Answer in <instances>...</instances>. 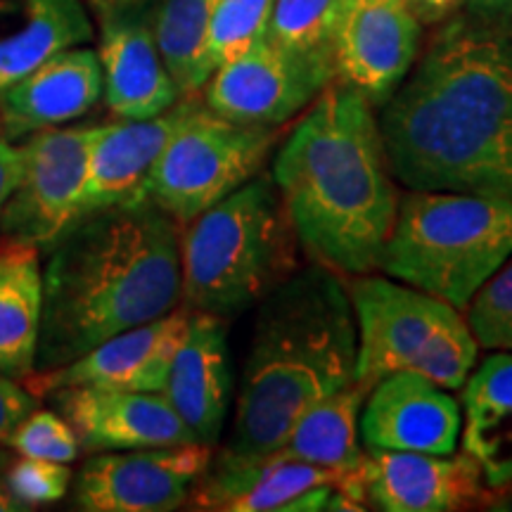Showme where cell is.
<instances>
[{
    "label": "cell",
    "mask_w": 512,
    "mask_h": 512,
    "mask_svg": "<svg viewBox=\"0 0 512 512\" xmlns=\"http://www.w3.org/2000/svg\"><path fill=\"white\" fill-rule=\"evenodd\" d=\"M482 510L512 512V479L501 486H486L482 498Z\"/></svg>",
    "instance_id": "cell-36"
},
{
    "label": "cell",
    "mask_w": 512,
    "mask_h": 512,
    "mask_svg": "<svg viewBox=\"0 0 512 512\" xmlns=\"http://www.w3.org/2000/svg\"><path fill=\"white\" fill-rule=\"evenodd\" d=\"M100 98L102 69L95 48H67L0 95V131L17 143L43 128L86 117Z\"/></svg>",
    "instance_id": "cell-20"
},
{
    "label": "cell",
    "mask_w": 512,
    "mask_h": 512,
    "mask_svg": "<svg viewBox=\"0 0 512 512\" xmlns=\"http://www.w3.org/2000/svg\"><path fill=\"white\" fill-rule=\"evenodd\" d=\"M200 105L202 95H192L152 119H119L117 124L95 126L76 221L95 211L147 200V181L157 159Z\"/></svg>",
    "instance_id": "cell-15"
},
{
    "label": "cell",
    "mask_w": 512,
    "mask_h": 512,
    "mask_svg": "<svg viewBox=\"0 0 512 512\" xmlns=\"http://www.w3.org/2000/svg\"><path fill=\"white\" fill-rule=\"evenodd\" d=\"M152 5L98 19L102 100L117 119H152L183 98L157 48Z\"/></svg>",
    "instance_id": "cell-17"
},
{
    "label": "cell",
    "mask_w": 512,
    "mask_h": 512,
    "mask_svg": "<svg viewBox=\"0 0 512 512\" xmlns=\"http://www.w3.org/2000/svg\"><path fill=\"white\" fill-rule=\"evenodd\" d=\"M408 3H411V8L415 15H418L422 27H425V24L434 27V24H441L453 15H458V10L463 8L465 0H408Z\"/></svg>",
    "instance_id": "cell-33"
},
{
    "label": "cell",
    "mask_w": 512,
    "mask_h": 512,
    "mask_svg": "<svg viewBox=\"0 0 512 512\" xmlns=\"http://www.w3.org/2000/svg\"><path fill=\"white\" fill-rule=\"evenodd\" d=\"M273 3L275 0H219L204 43V67L209 76L266 36Z\"/></svg>",
    "instance_id": "cell-27"
},
{
    "label": "cell",
    "mask_w": 512,
    "mask_h": 512,
    "mask_svg": "<svg viewBox=\"0 0 512 512\" xmlns=\"http://www.w3.org/2000/svg\"><path fill=\"white\" fill-rule=\"evenodd\" d=\"M41 249L3 240L0 247V373L27 380L36 370L43 311Z\"/></svg>",
    "instance_id": "cell-23"
},
{
    "label": "cell",
    "mask_w": 512,
    "mask_h": 512,
    "mask_svg": "<svg viewBox=\"0 0 512 512\" xmlns=\"http://www.w3.org/2000/svg\"><path fill=\"white\" fill-rule=\"evenodd\" d=\"M188 320L190 311L178 306L162 318L105 339L67 366L31 373L24 384L38 399L76 387L112 389V392H162Z\"/></svg>",
    "instance_id": "cell-14"
},
{
    "label": "cell",
    "mask_w": 512,
    "mask_h": 512,
    "mask_svg": "<svg viewBox=\"0 0 512 512\" xmlns=\"http://www.w3.org/2000/svg\"><path fill=\"white\" fill-rule=\"evenodd\" d=\"M214 446L181 444L95 453L74 482V508L83 512H169L188 503Z\"/></svg>",
    "instance_id": "cell-11"
},
{
    "label": "cell",
    "mask_w": 512,
    "mask_h": 512,
    "mask_svg": "<svg viewBox=\"0 0 512 512\" xmlns=\"http://www.w3.org/2000/svg\"><path fill=\"white\" fill-rule=\"evenodd\" d=\"M358 510L453 512L482 508V470L470 453L384 451L366 448L361 465L335 486Z\"/></svg>",
    "instance_id": "cell-10"
},
{
    "label": "cell",
    "mask_w": 512,
    "mask_h": 512,
    "mask_svg": "<svg viewBox=\"0 0 512 512\" xmlns=\"http://www.w3.org/2000/svg\"><path fill=\"white\" fill-rule=\"evenodd\" d=\"M5 465H8V456H5V453L0 451V472L5 470Z\"/></svg>",
    "instance_id": "cell-38"
},
{
    "label": "cell",
    "mask_w": 512,
    "mask_h": 512,
    "mask_svg": "<svg viewBox=\"0 0 512 512\" xmlns=\"http://www.w3.org/2000/svg\"><path fill=\"white\" fill-rule=\"evenodd\" d=\"M8 446L24 458L72 463L79 458V439L67 420L53 411H31L10 434Z\"/></svg>",
    "instance_id": "cell-29"
},
{
    "label": "cell",
    "mask_w": 512,
    "mask_h": 512,
    "mask_svg": "<svg viewBox=\"0 0 512 512\" xmlns=\"http://www.w3.org/2000/svg\"><path fill=\"white\" fill-rule=\"evenodd\" d=\"M5 484L19 508L31 510L36 505L62 501L72 486V470L67 463L22 456L17 463H12Z\"/></svg>",
    "instance_id": "cell-30"
},
{
    "label": "cell",
    "mask_w": 512,
    "mask_h": 512,
    "mask_svg": "<svg viewBox=\"0 0 512 512\" xmlns=\"http://www.w3.org/2000/svg\"><path fill=\"white\" fill-rule=\"evenodd\" d=\"M53 396L83 451H133L195 441L162 392L76 387Z\"/></svg>",
    "instance_id": "cell-18"
},
{
    "label": "cell",
    "mask_w": 512,
    "mask_h": 512,
    "mask_svg": "<svg viewBox=\"0 0 512 512\" xmlns=\"http://www.w3.org/2000/svg\"><path fill=\"white\" fill-rule=\"evenodd\" d=\"M271 174L302 252L342 278L380 271L401 190L377 110L332 81L287 133Z\"/></svg>",
    "instance_id": "cell-2"
},
{
    "label": "cell",
    "mask_w": 512,
    "mask_h": 512,
    "mask_svg": "<svg viewBox=\"0 0 512 512\" xmlns=\"http://www.w3.org/2000/svg\"><path fill=\"white\" fill-rule=\"evenodd\" d=\"M463 451L486 486L512 479V349L486 356L463 382Z\"/></svg>",
    "instance_id": "cell-22"
},
{
    "label": "cell",
    "mask_w": 512,
    "mask_h": 512,
    "mask_svg": "<svg viewBox=\"0 0 512 512\" xmlns=\"http://www.w3.org/2000/svg\"><path fill=\"white\" fill-rule=\"evenodd\" d=\"M178 306L181 223L150 200L95 211L48 249L34 373Z\"/></svg>",
    "instance_id": "cell-3"
},
{
    "label": "cell",
    "mask_w": 512,
    "mask_h": 512,
    "mask_svg": "<svg viewBox=\"0 0 512 512\" xmlns=\"http://www.w3.org/2000/svg\"><path fill=\"white\" fill-rule=\"evenodd\" d=\"M219 0H155L152 31L157 48L183 98L200 95L209 72L204 67V43Z\"/></svg>",
    "instance_id": "cell-25"
},
{
    "label": "cell",
    "mask_w": 512,
    "mask_h": 512,
    "mask_svg": "<svg viewBox=\"0 0 512 512\" xmlns=\"http://www.w3.org/2000/svg\"><path fill=\"white\" fill-rule=\"evenodd\" d=\"M420 38L422 22L408 0L351 3L337 31L335 81L380 110L413 69Z\"/></svg>",
    "instance_id": "cell-13"
},
{
    "label": "cell",
    "mask_w": 512,
    "mask_h": 512,
    "mask_svg": "<svg viewBox=\"0 0 512 512\" xmlns=\"http://www.w3.org/2000/svg\"><path fill=\"white\" fill-rule=\"evenodd\" d=\"M283 128L238 124L202 102L164 147L145 197L185 226L261 174Z\"/></svg>",
    "instance_id": "cell-8"
},
{
    "label": "cell",
    "mask_w": 512,
    "mask_h": 512,
    "mask_svg": "<svg viewBox=\"0 0 512 512\" xmlns=\"http://www.w3.org/2000/svg\"><path fill=\"white\" fill-rule=\"evenodd\" d=\"M358 335L347 283L309 264L256 306L228 460H259L283 444L294 420L356 382Z\"/></svg>",
    "instance_id": "cell-4"
},
{
    "label": "cell",
    "mask_w": 512,
    "mask_h": 512,
    "mask_svg": "<svg viewBox=\"0 0 512 512\" xmlns=\"http://www.w3.org/2000/svg\"><path fill=\"white\" fill-rule=\"evenodd\" d=\"M93 41L86 0H0V95L48 57Z\"/></svg>",
    "instance_id": "cell-21"
},
{
    "label": "cell",
    "mask_w": 512,
    "mask_h": 512,
    "mask_svg": "<svg viewBox=\"0 0 512 512\" xmlns=\"http://www.w3.org/2000/svg\"><path fill=\"white\" fill-rule=\"evenodd\" d=\"M467 17L486 24H512V0H465Z\"/></svg>",
    "instance_id": "cell-34"
},
{
    "label": "cell",
    "mask_w": 512,
    "mask_h": 512,
    "mask_svg": "<svg viewBox=\"0 0 512 512\" xmlns=\"http://www.w3.org/2000/svg\"><path fill=\"white\" fill-rule=\"evenodd\" d=\"M93 128L55 126L24 138L22 169L0 219L3 240L48 252L74 226Z\"/></svg>",
    "instance_id": "cell-9"
},
{
    "label": "cell",
    "mask_w": 512,
    "mask_h": 512,
    "mask_svg": "<svg viewBox=\"0 0 512 512\" xmlns=\"http://www.w3.org/2000/svg\"><path fill=\"white\" fill-rule=\"evenodd\" d=\"M344 283L356 318L361 387L370 392L394 373H418L446 389L463 387L479 354L463 311L389 275H351Z\"/></svg>",
    "instance_id": "cell-7"
},
{
    "label": "cell",
    "mask_w": 512,
    "mask_h": 512,
    "mask_svg": "<svg viewBox=\"0 0 512 512\" xmlns=\"http://www.w3.org/2000/svg\"><path fill=\"white\" fill-rule=\"evenodd\" d=\"M377 119L403 188L512 202V24L441 22Z\"/></svg>",
    "instance_id": "cell-1"
},
{
    "label": "cell",
    "mask_w": 512,
    "mask_h": 512,
    "mask_svg": "<svg viewBox=\"0 0 512 512\" xmlns=\"http://www.w3.org/2000/svg\"><path fill=\"white\" fill-rule=\"evenodd\" d=\"M351 3H358V0H347V8H349V5H351Z\"/></svg>",
    "instance_id": "cell-39"
},
{
    "label": "cell",
    "mask_w": 512,
    "mask_h": 512,
    "mask_svg": "<svg viewBox=\"0 0 512 512\" xmlns=\"http://www.w3.org/2000/svg\"><path fill=\"white\" fill-rule=\"evenodd\" d=\"M510 254V200L406 188L384 245L380 273L465 311Z\"/></svg>",
    "instance_id": "cell-6"
},
{
    "label": "cell",
    "mask_w": 512,
    "mask_h": 512,
    "mask_svg": "<svg viewBox=\"0 0 512 512\" xmlns=\"http://www.w3.org/2000/svg\"><path fill=\"white\" fill-rule=\"evenodd\" d=\"M162 394L197 444L216 446L233 399L226 318L190 311Z\"/></svg>",
    "instance_id": "cell-19"
},
{
    "label": "cell",
    "mask_w": 512,
    "mask_h": 512,
    "mask_svg": "<svg viewBox=\"0 0 512 512\" xmlns=\"http://www.w3.org/2000/svg\"><path fill=\"white\" fill-rule=\"evenodd\" d=\"M297 233L271 171L181 226V306L235 318L299 271Z\"/></svg>",
    "instance_id": "cell-5"
},
{
    "label": "cell",
    "mask_w": 512,
    "mask_h": 512,
    "mask_svg": "<svg viewBox=\"0 0 512 512\" xmlns=\"http://www.w3.org/2000/svg\"><path fill=\"white\" fill-rule=\"evenodd\" d=\"M465 320L479 349H512V254L505 264L479 287L467 304Z\"/></svg>",
    "instance_id": "cell-28"
},
{
    "label": "cell",
    "mask_w": 512,
    "mask_h": 512,
    "mask_svg": "<svg viewBox=\"0 0 512 512\" xmlns=\"http://www.w3.org/2000/svg\"><path fill=\"white\" fill-rule=\"evenodd\" d=\"M463 411L456 396L418 373L382 377L370 389L361 411V441L366 448L456 453Z\"/></svg>",
    "instance_id": "cell-16"
},
{
    "label": "cell",
    "mask_w": 512,
    "mask_h": 512,
    "mask_svg": "<svg viewBox=\"0 0 512 512\" xmlns=\"http://www.w3.org/2000/svg\"><path fill=\"white\" fill-rule=\"evenodd\" d=\"M366 396L368 389L358 382L323 396L294 420L283 444L271 456L339 472L356 470L366 456L361 446V411Z\"/></svg>",
    "instance_id": "cell-24"
},
{
    "label": "cell",
    "mask_w": 512,
    "mask_h": 512,
    "mask_svg": "<svg viewBox=\"0 0 512 512\" xmlns=\"http://www.w3.org/2000/svg\"><path fill=\"white\" fill-rule=\"evenodd\" d=\"M19 169H22L19 145H15L8 138H0V219H3V209L8 204L10 192L15 190Z\"/></svg>",
    "instance_id": "cell-32"
},
{
    "label": "cell",
    "mask_w": 512,
    "mask_h": 512,
    "mask_svg": "<svg viewBox=\"0 0 512 512\" xmlns=\"http://www.w3.org/2000/svg\"><path fill=\"white\" fill-rule=\"evenodd\" d=\"M332 81L335 74L330 69L285 53L261 38L245 53L216 67L200 95L204 105L223 119L285 126Z\"/></svg>",
    "instance_id": "cell-12"
},
{
    "label": "cell",
    "mask_w": 512,
    "mask_h": 512,
    "mask_svg": "<svg viewBox=\"0 0 512 512\" xmlns=\"http://www.w3.org/2000/svg\"><path fill=\"white\" fill-rule=\"evenodd\" d=\"M347 0H275L266 41L335 74V41Z\"/></svg>",
    "instance_id": "cell-26"
},
{
    "label": "cell",
    "mask_w": 512,
    "mask_h": 512,
    "mask_svg": "<svg viewBox=\"0 0 512 512\" xmlns=\"http://www.w3.org/2000/svg\"><path fill=\"white\" fill-rule=\"evenodd\" d=\"M155 0H86L88 10L95 19L102 17H112V15H121V12H131V10H140L152 5Z\"/></svg>",
    "instance_id": "cell-35"
},
{
    "label": "cell",
    "mask_w": 512,
    "mask_h": 512,
    "mask_svg": "<svg viewBox=\"0 0 512 512\" xmlns=\"http://www.w3.org/2000/svg\"><path fill=\"white\" fill-rule=\"evenodd\" d=\"M12 510H22V508H19L15 496L10 494L8 484L0 482V512H12Z\"/></svg>",
    "instance_id": "cell-37"
},
{
    "label": "cell",
    "mask_w": 512,
    "mask_h": 512,
    "mask_svg": "<svg viewBox=\"0 0 512 512\" xmlns=\"http://www.w3.org/2000/svg\"><path fill=\"white\" fill-rule=\"evenodd\" d=\"M36 406L38 396L29 392L24 380L0 373V444H8L10 434Z\"/></svg>",
    "instance_id": "cell-31"
}]
</instances>
